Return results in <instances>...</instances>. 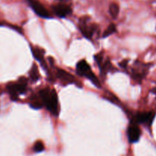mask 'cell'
<instances>
[{"mask_svg": "<svg viewBox=\"0 0 156 156\" xmlns=\"http://www.w3.org/2000/svg\"><path fill=\"white\" fill-rule=\"evenodd\" d=\"M117 31V27L114 24H111L108 27V28L105 30V31L103 34V37H107L110 36V35L113 34Z\"/></svg>", "mask_w": 156, "mask_h": 156, "instance_id": "obj_15", "label": "cell"}, {"mask_svg": "<svg viewBox=\"0 0 156 156\" xmlns=\"http://www.w3.org/2000/svg\"><path fill=\"white\" fill-rule=\"evenodd\" d=\"M53 12L57 17L61 18L69 16L73 12L71 6L64 2H59L52 6Z\"/></svg>", "mask_w": 156, "mask_h": 156, "instance_id": "obj_10", "label": "cell"}, {"mask_svg": "<svg viewBox=\"0 0 156 156\" xmlns=\"http://www.w3.org/2000/svg\"><path fill=\"white\" fill-rule=\"evenodd\" d=\"M29 76H30V80L32 82H36L41 78V75H40L39 69L38 67L37 66L36 64L34 63L32 66L31 69H30V72H29Z\"/></svg>", "mask_w": 156, "mask_h": 156, "instance_id": "obj_12", "label": "cell"}, {"mask_svg": "<svg viewBox=\"0 0 156 156\" xmlns=\"http://www.w3.org/2000/svg\"><path fill=\"white\" fill-rule=\"evenodd\" d=\"M44 144L41 141H37L33 146V150L35 152H41L44 150Z\"/></svg>", "mask_w": 156, "mask_h": 156, "instance_id": "obj_16", "label": "cell"}, {"mask_svg": "<svg viewBox=\"0 0 156 156\" xmlns=\"http://www.w3.org/2000/svg\"><path fill=\"white\" fill-rule=\"evenodd\" d=\"M56 76L58 79H60L61 81H62L64 83L75 84V85H76L77 86L82 87V83H81L80 82H79V81H77V79L75 78L74 76L70 74L68 72L62 69H56Z\"/></svg>", "mask_w": 156, "mask_h": 156, "instance_id": "obj_7", "label": "cell"}, {"mask_svg": "<svg viewBox=\"0 0 156 156\" xmlns=\"http://www.w3.org/2000/svg\"><path fill=\"white\" fill-rule=\"evenodd\" d=\"M31 52H32V54H33L34 57L36 59V60H37L38 62H40L41 66L43 67L45 71L47 72V75L49 76V80L50 79V73H49V70H48V65H47V62L46 61L45 58H44V50H43L42 48L41 47H31Z\"/></svg>", "mask_w": 156, "mask_h": 156, "instance_id": "obj_9", "label": "cell"}, {"mask_svg": "<svg viewBox=\"0 0 156 156\" xmlns=\"http://www.w3.org/2000/svg\"><path fill=\"white\" fill-rule=\"evenodd\" d=\"M26 2L37 15L46 19L52 18V15H50L49 11L38 0H26Z\"/></svg>", "mask_w": 156, "mask_h": 156, "instance_id": "obj_6", "label": "cell"}, {"mask_svg": "<svg viewBox=\"0 0 156 156\" xmlns=\"http://www.w3.org/2000/svg\"><path fill=\"white\" fill-rule=\"evenodd\" d=\"M7 90L12 101H17L21 94H24L27 90V79L21 77L17 82L8 84Z\"/></svg>", "mask_w": 156, "mask_h": 156, "instance_id": "obj_2", "label": "cell"}, {"mask_svg": "<svg viewBox=\"0 0 156 156\" xmlns=\"http://www.w3.org/2000/svg\"><path fill=\"white\" fill-rule=\"evenodd\" d=\"M60 1H63V0H60Z\"/></svg>", "mask_w": 156, "mask_h": 156, "instance_id": "obj_18", "label": "cell"}, {"mask_svg": "<svg viewBox=\"0 0 156 156\" xmlns=\"http://www.w3.org/2000/svg\"><path fill=\"white\" fill-rule=\"evenodd\" d=\"M30 106L32 108L36 110H39L41 108H42L43 107V104L41 102V99H40L39 95H33L31 96L30 100Z\"/></svg>", "mask_w": 156, "mask_h": 156, "instance_id": "obj_13", "label": "cell"}, {"mask_svg": "<svg viewBox=\"0 0 156 156\" xmlns=\"http://www.w3.org/2000/svg\"><path fill=\"white\" fill-rule=\"evenodd\" d=\"M141 136V129L138 124L133 121H131L127 129V138L130 143H135L140 140Z\"/></svg>", "mask_w": 156, "mask_h": 156, "instance_id": "obj_8", "label": "cell"}, {"mask_svg": "<svg viewBox=\"0 0 156 156\" xmlns=\"http://www.w3.org/2000/svg\"><path fill=\"white\" fill-rule=\"evenodd\" d=\"M79 28L81 33L87 39H91L93 35L97 30H98V27L96 24L91 23L90 18L88 16H83L80 18L79 21Z\"/></svg>", "mask_w": 156, "mask_h": 156, "instance_id": "obj_4", "label": "cell"}, {"mask_svg": "<svg viewBox=\"0 0 156 156\" xmlns=\"http://www.w3.org/2000/svg\"><path fill=\"white\" fill-rule=\"evenodd\" d=\"M155 117V113L152 111H143V112H136L133 116L132 121L135 122L137 124H146L149 126L153 123V120Z\"/></svg>", "mask_w": 156, "mask_h": 156, "instance_id": "obj_5", "label": "cell"}, {"mask_svg": "<svg viewBox=\"0 0 156 156\" xmlns=\"http://www.w3.org/2000/svg\"><path fill=\"white\" fill-rule=\"evenodd\" d=\"M94 59H95L96 63L98 65L99 68H100L101 76H105L113 68L112 64H111L110 59H107L106 61H104V56L101 53H98V54L95 55Z\"/></svg>", "mask_w": 156, "mask_h": 156, "instance_id": "obj_11", "label": "cell"}, {"mask_svg": "<svg viewBox=\"0 0 156 156\" xmlns=\"http://www.w3.org/2000/svg\"><path fill=\"white\" fill-rule=\"evenodd\" d=\"M38 95L43 106L45 107L53 116L57 117L59 113V105L56 90L46 87L38 92Z\"/></svg>", "mask_w": 156, "mask_h": 156, "instance_id": "obj_1", "label": "cell"}, {"mask_svg": "<svg viewBox=\"0 0 156 156\" xmlns=\"http://www.w3.org/2000/svg\"><path fill=\"white\" fill-rule=\"evenodd\" d=\"M127 62L128 61H126V59L123 61H122L121 62H120V67H122V68H126V66H127Z\"/></svg>", "mask_w": 156, "mask_h": 156, "instance_id": "obj_17", "label": "cell"}, {"mask_svg": "<svg viewBox=\"0 0 156 156\" xmlns=\"http://www.w3.org/2000/svg\"><path fill=\"white\" fill-rule=\"evenodd\" d=\"M76 73H77V74L79 75V76H82V77H85L86 79H88V80L91 81L96 87L100 88V81L98 79L97 76L94 75V73H93L90 66L88 65V63L85 60V59H82V60L79 61V62H78L77 65H76Z\"/></svg>", "mask_w": 156, "mask_h": 156, "instance_id": "obj_3", "label": "cell"}, {"mask_svg": "<svg viewBox=\"0 0 156 156\" xmlns=\"http://www.w3.org/2000/svg\"><path fill=\"white\" fill-rule=\"evenodd\" d=\"M109 13L114 19L117 18L120 13V6L117 2H112L109 5Z\"/></svg>", "mask_w": 156, "mask_h": 156, "instance_id": "obj_14", "label": "cell"}]
</instances>
